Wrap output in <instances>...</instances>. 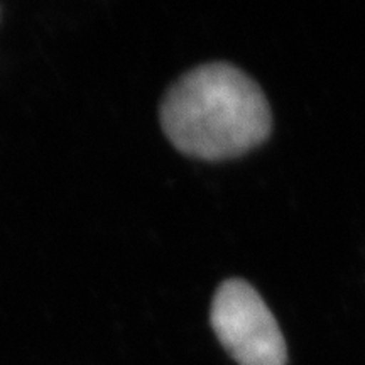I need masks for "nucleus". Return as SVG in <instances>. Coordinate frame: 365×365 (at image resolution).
Instances as JSON below:
<instances>
[{
	"label": "nucleus",
	"mask_w": 365,
	"mask_h": 365,
	"mask_svg": "<svg viewBox=\"0 0 365 365\" xmlns=\"http://www.w3.org/2000/svg\"><path fill=\"white\" fill-rule=\"evenodd\" d=\"M161 127L191 158L222 161L261 145L272 113L261 86L230 63H210L181 76L164 95Z\"/></svg>",
	"instance_id": "nucleus-1"
},
{
	"label": "nucleus",
	"mask_w": 365,
	"mask_h": 365,
	"mask_svg": "<svg viewBox=\"0 0 365 365\" xmlns=\"http://www.w3.org/2000/svg\"><path fill=\"white\" fill-rule=\"evenodd\" d=\"M210 323L239 365H286L287 346L279 323L247 281L222 282L213 296Z\"/></svg>",
	"instance_id": "nucleus-2"
}]
</instances>
